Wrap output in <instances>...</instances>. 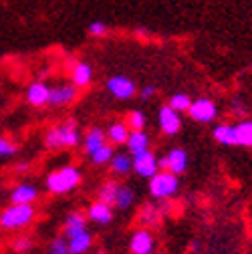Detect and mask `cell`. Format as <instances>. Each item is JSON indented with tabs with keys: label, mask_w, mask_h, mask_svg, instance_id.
<instances>
[{
	"label": "cell",
	"mask_w": 252,
	"mask_h": 254,
	"mask_svg": "<svg viewBox=\"0 0 252 254\" xmlns=\"http://www.w3.org/2000/svg\"><path fill=\"white\" fill-rule=\"evenodd\" d=\"M157 164H160V170H166L174 176H180L188 170V164H190V157H188V151L182 147H174L170 149L164 157H157Z\"/></svg>",
	"instance_id": "cell-5"
},
{
	"label": "cell",
	"mask_w": 252,
	"mask_h": 254,
	"mask_svg": "<svg viewBox=\"0 0 252 254\" xmlns=\"http://www.w3.org/2000/svg\"><path fill=\"white\" fill-rule=\"evenodd\" d=\"M157 123H160V129L164 135H178L182 129V117L176 109H172L170 105H162L160 113H157Z\"/></svg>",
	"instance_id": "cell-9"
},
{
	"label": "cell",
	"mask_w": 252,
	"mask_h": 254,
	"mask_svg": "<svg viewBox=\"0 0 252 254\" xmlns=\"http://www.w3.org/2000/svg\"><path fill=\"white\" fill-rule=\"evenodd\" d=\"M236 129V143L242 147H252V119H238V123H234Z\"/></svg>",
	"instance_id": "cell-23"
},
{
	"label": "cell",
	"mask_w": 252,
	"mask_h": 254,
	"mask_svg": "<svg viewBox=\"0 0 252 254\" xmlns=\"http://www.w3.org/2000/svg\"><path fill=\"white\" fill-rule=\"evenodd\" d=\"M135 202V192L129 188V186H119V192H117V198H115V206L119 210H127L131 208Z\"/></svg>",
	"instance_id": "cell-26"
},
{
	"label": "cell",
	"mask_w": 252,
	"mask_h": 254,
	"mask_svg": "<svg viewBox=\"0 0 252 254\" xmlns=\"http://www.w3.org/2000/svg\"><path fill=\"white\" fill-rule=\"evenodd\" d=\"M155 246L153 232L149 228H137L129 238V252L131 254H151Z\"/></svg>",
	"instance_id": "cell-11"
},
{
	"label": "cell",
	"mask_w": 252,
	"mask_h": 254,
	"mask_svg": "<svg viewBox=\"0 0 252 254\" xmlns=\"http://www.w3.org/2000/svg\"><path fill=\"white\" fill-rule=\"evenodd\" d=\"M155 93H157V87H155V85H145V87L141 89V93H139V95H141L143 99H151Z\"/></svg>",
	"instance_id": "cell-35"
},
{
	"label": "cell",
	"mask_w": 252,
	"mask_h": 254,
	"mask_svg": "<svg viewBox=\"0 0 252 254\" xmlns=\"http://www.w3.org/2000/svg\"><path fill=\"white\" fill-rule=\"evenodd\" d=\"M33 246H35V242H33V238H30V236H18V238L12 240V250L16 254H26Z\"/></svg>",
	"instance_id": "cell-31"
},
{
	"label": "cell",
	"mask_w": 252,
	"mask_h": 254,
	"mask_svg": "<svg viewBox=\"0 0 252 254\" xmlns=\"http://www.w3.org/2000/svg\"><path fill=\"white\" fill-rule=\"evenodd\" d=\"M87 230V216L83 212H69L65 216V236L73 238Z\"/></svg>",
	"instance_id": "cell-16"
},
{
	"label": "cell",
	"mask_w": 252,
	"mask_h": 254,
	"mask_svg": "<svg viewBox=\"0 0 252 254\" xmlns=\"http://www.w3.org/2000/svg\"><path fill=\"white\" fill-rule=\"evenodd\" d=\"M212 137H214L220 145H238V143H236V129H234V123L216 125L214 129H212Z\"/></svg>",
	"instance_id": "cell-21"
},
{
	"label": "cell",
	"mask_w": 252,
	"mask_h": 254,
	"mask_svg": "<svg viewBox=\"0 0 252 254\" xmlns=\"http://www.w3.org/2000/svg\"><path fill=\"white\" fill-rule=\"evenodd\" d=\"M111 172L117 174V176H127L131 170H133V155H129L127 151H119L111 157Z\"/></svg>",
	"instance_id": "cell-20"
},
{
	"label": "cell",
	"mask_w": 252,
	"mask_h": 254,
	"mask_svg": "<svg viewBox=\"0 0 252 254\" xmlns=\"http://www.w3.org/2000/svg\"><path fill=\"white\" fill-rule=\"evenodd\" d=\"M91 81H93V67L85 61H77L71 69V83L77 89H83V87H89Z\"/></svg>",
	"instance_id": "cell-14"
},
{
	"label": "cell",
	"mask_w": 252,
	"mask_h": 254,
	"mask_svg": "<svg viewBox=\"0 0 252 254\" xmlns=\"http://www.w3.org/2000/svg\"><path fill=\"white\" fill-rule=\"evenodd\" d=\"M49 95H51V87L45 85L43 81H35L26 89V101L33 107H45L49 105Z\"/></svg>",
	"instance_id": "cell-12"
},
{
	"label": "cell",
	"mask_w": 252,
	"mask_h": 254,
	"mask_svg": "<svg viewBox=\"0 0 252 254\" xmlns=\"http://www.w3.org/2000/svg\"><path fill=\"white\" fill-rule=\"evenodd\" d=\"M127 153L129 155H139L143 151L149 149V135L145 129H137V131H129V137H127Z\"/></svg>",
	"instance_id": "cell-17"
},
{
	"label": "cell",
	"mask_w": 252,
	"mask_h": 254,
	"mask_svg": "<svg viewBox=\"0 0 252 254\" xmlns=\"http://www.w3.org/2000/svg\"><path fill=\"white\" fill-rule=\"evenodd\" d=\"M37 210L33 204H10L0 212V228L2 230H20L35 220Z\"/></svg>",
	"instance_id": "cell-3"
},
{
	"label": "cell",
	"mask_w": 252,
	"mask_h": 254,
	"mask_svg": "<svg viewBox=\"0 0 252 254\" xmlns=\"http://www.w3.org/2000/svg\"><path fill=\"white\" fill-rule=\"evenodd\" d=\"M168 105L172 109H176L178 113H188V109H190V105H192V99H190L188 93H174L170 97V101H168Z\"/></svg>",
	"instance_id": "cell-27"
},
{
	"label": "cell",
	"mask_w": 252,
	"mask_h": 254,
	"mask_svg": "<svg viewBox=\"0 0 252 254\" xmlns=\"http://www.w3.org/2000/svg\"><path fill=\"white\" fill-rule=\"evenodd\" d=\"M87 30H89L91 37H103L109 28H107V24L103 20H93V22H89V28Z\"/></svg>",
	"instance_id": "cell-33"
},
{
	"label": "cell",
	"mask_w": 252,
	"mask_h": 254,
	"mask_svg": "<svg viewBox=\"0 0 252 254\" xmlns=\"http://www.w3.org/2000/svg\"><path fill=\"white\" fill-rule=\"evenodd\" d=\"M162 222V210H157L153 206H143L139 212V224L141 228H151Z\"/></svg>",
	"instance_id": "cell-25"
},
{
	"label": "cell",
	"mask_w": 252,
	"mask_h": 254,
	"mask_svg": "<svg viewBox=\"0 0 252 254\" xmlns=\"http://www.w3.org/2000/svg\"><path fill=\"white\" fill-rule=\"evenodd\" d=\"M47 254H73V252L69 250V244H67L65 238L57 236V238L51 240V244H49V248H47Z\"/></svg>",
	"instance_id": "cell-30"
},
{
	"label": "cell",
	"mask_w": 252,
	"mask_h": 254,
	"mask_svg": "<svg viewBox=\"0 0 252 254\" xmlns=\"http://www.w3.org/2000/svg\"><path fill=\"white\" fill-rule=\"evenodd\" d=\"M87 220L95 222V224H101V226H107V224L113 222V208L109 204H105V202L95 200L87 210Z\"/></svg>",
	"instance_id": "cell-13"
},
{
	"label": "cell",
	"mask_w": 252,
	"mask_h": 254,
	"mask_svg": "<svg viewBox=\"0 0 252 254\" xmlns=\"http://www.w3.org/2000/svg\"><path fill=\"white\" fill-rule=\"evenodd\" d=\"M113 155H115V153H113V145H111V143H103L95 153L91 155V160H93V164L101 166V164H109Z\"/></svg>",
	"instance_id": "cell-29"
},
{
	"label": "cell",
	"mask_w": 252,
	"mask_h": 254,
	"mask_svg": "<svg viewBox=\"0 0 252 254\" xmlns=\"http://www.w3.org/2000/svg\"><path fill=\"white\" fill-rule=\"evenodd\" d=\"M103 143H107V137H105V131L101 129V127H91L83 137V147L89 155L95 153Z\"/></svg>",
	"instance_id": "cell-19"
},
{
	"label": "cell",
	"mask_w": 252,
	"mask_h": 254,
	"mask_svg": "<svg viewBox=\"0 0 252 254\" xmlns=\"http://www.w3.org/2000/svg\"><path fill=\"white\" fill-rule=\"evenodd\" d=\"M83 176H81V170L75 168V166H63V168H57L53 170L47 180H45V188L49 190L51 194L55 196H61V194H69L73 190L81 184Z\"/></svg>",
	"instance_id": "cell-2"
},
{
	"label": "cell",
	"mask_w": 252,
	"mask_h": 254,
	"mask_svg": "<svg viewBox=\"0 0 252 254\" xmlns=\"http://www.w3.org/2000/svg\"><path fill=\"white\" fill-rule=\"evenodd\" d=\"M129 125L125 121H113L109 125V129L105 131V137L107 141H111L113 145H125L127 143V137H129Z\"/></svg>",
	"instance_id": "cell-18"
},
{
	"label": "cell",
	"mask_w": 252,
	"mask_h": 254,
	"mask_svg": "<svg viewBox=\"0 0 252 254\" xmlns=\"http://www.w3.org/2000/svg\"><path fill=\"white\" fill-rule=\"evenodd\" d=\"M147 190L149 196L155 200H170L180 192V178L166 170H160L153 178H149Z\"/></svg>",
	"instance_id": "cell-4"
},
{
	"label": "cell",
	"mask_w": 252,
	"mask_h": 254,
	"mask_svg": "<svg viewBox=\"0 0 252 254\" xmlns=\"http://www.w3.org/2000/svg\"><path fill=\"white\" fill-rule=\"evenodd\" d=\"M105 87H107L109 95H113L115 99H121V101L131 99L133 95H135V91H137L135 83H133L129 77H125V75H115V77H111Z\"/></svg>",
	"instance_id": "cell-7"
},
{
	"label": "cell",
	"mask_w": 252,
	"mask_h": 254,
	"mask_svg": "<svg viewBox=\"0 0 252 254\" xmlns=\"http://www.w3.org/2000/svg\"><path fill=\"white\" fill-rule=\"evenodd\" d=\"M81 141V133H79V125L75 119H67L63 121L45 133V145L53 151L59 149H71L75 145H79Z\"/></svg>",
	"instance_id": "cell-1"
},
{
	"label": "cell",
	"mask_w": 252,
	"mask_h": 254,
	"mask_svg": "<svg viewBox=\"0 0 252 254\" xmlns=\"http://www.w3.org/2000/svg\"><path fill=\"white\" fill-rule=\"evenodd\" d=\"M188 115H190V119L196 123H212L218 117V107L212 99L200 97V99L192 101L190 109H188Z\"/></svg>",
	"instance_id": "cell-6"
},
{
	"label": "cell",
	"mask_w": 252,
	"mask_h": 254,
	"mask_svg": "<svg viewBox=\"0 0 252 254\" xmlns=\"http://www.w3.org/2000/svg\"><path fill=\"white\" fill-rule=\"evenodd\" d=\"M67 244H69V250L73 254H87L93 246V234L89 230H85L73 238H67Z\"/></svg>",
	"instance_id": "cell-22"
},
{
	"label": "cell",
	"mask_w": 252,
	"mask_h": 254,
	"mask_svg": "<svg viewBox=\"0 0 252 254\" xmlns=\"http://www.w3.org/2000/svg\"><path fill=\"white\" fill-rule=\"evenodd\" d=\"M16 151H18V145H16L12 139L0 135V157H10V155H14Z\"/></svg>",
	"instance_id": "cell-32"
},
{
	"label": "cell",
	"mask_w": 252,
	"mask_h": 254,
	"mask_svg": "<svg viewBox=\"0 0 252 254\" xmlns=\"http://www.w3.org/2000/svg\"><path fill=\"white\" fill-rule=\"evenodd\" d=\"M125 123L129 125L131 131H137V129H145V123H147V117L143 111L139 109H133L127 113V117H125Z\"/></svg>",
	"instance_id": "cell-28"
},
{
	"label": "cell",
	"mask_w": 252,
	"mask_h": 254,
	"mask_svg": "<svg viewBox=\"0 0 252 254\" xmlns=\"http://www.w3.org/2000/svg\"><path fill=\"white\" fill-rule=\"evenodd\" d=\"M232 113H234L236 117H240V119H246V113H248V109H246V105H244V103H238V101H234V103H232Z\"/></svg>",
	"instance_id": "cell-34"
},
{
	"label": "cell",
	"mask_w": 252,
	"mask_h": 254,
	"mask_svg": "<svg viewBox=\"0 0 252 254\" xmlns=\"http://www.w3.org/2000/svg\"><path fill=\"white\" fill-rule=\"evenodd\" d=\"M133 172L139 178H153L157 172H160V164H157V155L147 149L139 155H133Z\"/></svg>",
	"instance_id": "cell-10"
},
{
	"label": "cell",
	"mask_w": 252,
	"mask_h": 254,
	"mask_svg": "<svg viewBox=\"0 0 252 254\" xmlns=\"http://www.w3.org/2000/svg\"><path fill=\"white\" fill-rule=\"evenodd\" d=\"M79 97V89L73 83H63L57 87H51L49 95V105L53 107H67Z\"/></svg>",
	"instance_id": "cell-8"
},
{
	"label": "cell",
	"mask_w": 252,
	"mask_h": 254,
	"mask_svg": "<svg viewBox=\"0 0 252 254\" xmlns=\"http://www.w3.org/2000/svg\"><path fill=\"white\" fill-rule=\"evenodd\" d=\"M119 186L121 184H117L115 180L103 182L99 186V190H97V200L99 202H105L109 206H115V198H117V192H119Z\"/></svg>",
	"instance_id": "cell-24"
},
{
	"label": "cell",
	"mask_w": 252,
	"mask_h": 254,
	"mask_svg": "<svg viewBox=\"0 0 252 254\" xmlns=\"http://www.w3.org/2000/svg\"><path fill=\"white\" fill-rule=\"evenodd\" d=\"M39 198V190L33 184H18L10 192L12 204H35Z\"/></svg>",
	"instance_id": "cell-15"
}]
</instances>
